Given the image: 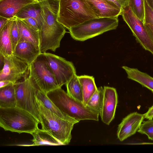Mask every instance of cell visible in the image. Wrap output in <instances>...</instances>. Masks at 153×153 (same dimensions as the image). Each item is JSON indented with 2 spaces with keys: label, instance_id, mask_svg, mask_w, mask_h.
<instances>
[{
  "label": "cell",
  "instance_id": "1",
  "mask_svg": "<svg viewBox=\"0 0 153 153\" xmlns=\"http://www.w3.org/2000/svg\"><path fill=\"white\" fill-rule=\"evenodd\" d=\"M46 95L61 111L79 122L85 120H99L100 115L97 112L71 97L61 87L51 90Z\"/></svg>",
  "mask_w": 153,
  "mask_h": 153
},
{
  "label": "cell",
  "instance_id": "2",
  "mask_svg": "<svg viewBox=\"0 0 153 153\" xmlns=\"http://www.w3.org/2000/svg\"><path fill=\"white\" fill-rule=\"evenodd\" d=\"M40 123L28 111L22 108L0 107V126L5 131L31 134Z\"/></svg>",
  "mask_w": 153,
  "mask_h": 153
},
{
  "label": "cell",
  "instance_id": "3",
  "mask_svg": "<svg viewBox=\"0 0 153 153\" xmlns=\"http://www.w3.org/2000/svg\"><path fill=\"white\" fill-rule=\"evenodd\" d=\"M36 99L42 129L49 132L62 145L68 144L75 123L58 116L45 107L36 97Z\"/></svg>",
  "mask_w": 153,
  "mask_h": 153
},
{
  "label": "cell",
  "instance_id": "4",
  "mask_svg": "<svg viewBox=\"0 0 153 153\" xmlns=\"http://www.w3.org/2000/svg\"><path fill=\"white\" fill-rule=\"evenodd\" d=\"M95 18L85 0H59L57 20L68 30Z\"/></svg>",
  "mask_w": 153,
  "mask_h": 153
},
{
  "label": "cell",
  "instance_id": "5",
  "mask_svg": "<svg viewBox=\"0 0 153 153\" xmlns=\"http://www.w3.org/2000/svg\"><path fill=\"white\" fill-rule=\"evenodd\" d=\"M118 21V17L95 18L87 20L68 30L74 39L83 41L116 29Z\"/></svg>",
  "mask_w": 153,
  "mask_h": 153
},
{
  "label": "cell",
  "instance_id": "6",
  "mask_svg": "<svg viewBox=\"0 0 153 153\" xmlns=\"http://www.w3.org/2000/svg\"><path fill=\"white\" fill-rule=\"evenodd\" d=\"M29 76L36 87L46 94L59 87L42 53L30 65Z\"/></svg>",
  "mask_w": 153,
  "mask_h": 153
},
{
  "label": "cell",
  "instance_id": "7",
  "mask_svg": "<svg viewBox=\"0 0 153 153\" xmlns=\"http://www.w3.org/2000/svg\"><path fill=\"white\" fill-rule=\"evenodd\" d=\"M16 107L25 110L32 114L39 122L40 119L36 97L37 88L29 75L23 80L14 84Z\"/></svg>",
  "mask_w": 153,
  "mask_h": 153
},
{
  "label": "cell",
  "instance_id": "8",
  "mask_svg": "<svg viewBox=\"0 0 153 153\" xmlns=\"http://www.w3.org/2000/svg\"><path fill=\"white\" fill-rule=\"evenodd\" d=\"M121 15L131 29L137 42L153 55V42L143 21L134 14L129 6L123 10Z\"/></svg>",
  "mask_w": 153,
  "mask_h": 153
},
{
  "label": "cell",
  "instance_id": "9",
  "mask_svg": "<svg viewBox=\"0 0 153 153\" xmlns=\"http://www.w3.org/2000/svg\"><path fill=\"white\" fill-rule=\"evenodd\" d=\"M42 53L59 87L66 84L76 74L74 65L71 62L51 53Z\"/></svg>",
  "mask_w": 153,
  "mask_h": 153
},
{
  "label": "cell",
  "instance_id": "10",
  "mask_svg": "<svg viewBox=\"0 0 153 153\" xmlns=\"http://www.w3.org/2000/svg\"><path fill=\"white\" fill-rule=\"evenodd\" d=\"M30 65L13 55L5 57L0 71V81L9 80L14 84L29 75Z\"/></svg>",
  "mask_w": 153,
  "mask_h": 153
},
{
  "label": "cell",
  "instance_id": "11",
  "mask_svg": "<svg viewBox=\"0 0 153 153\" xmlns=\"http://www.w3.org/2000/svg\"><path fill=\"white\" fill-rule=\"evenodd\" d=\"M144 119L143 114L137 112H133L128 115L118 126L117 132L118 138L123 141L135 134Z\"/></svg>",
  "mask_w": 153,
  "mask_h": 153
},
{
  "label": "cell",
  "instance_id": "12",
  "mask_svg": "<svg viewBox=\"0 0 153 153\" xmlns=\"http://www.w3.org/2000/svg\"><path fill=\"white\" fill-rule=\"evenodd\" d=\"M104 99L102 112L100 116L102 121L109 125L114 119L118 103V95L116 89L105 86L103 88Z\"/></svg>",
  "mask_w": 153,
  "mask_h": 153
},
{
  "label": "cell",
  "instance_id": "13",
  "mask_svg": "<svg viewBox=\"0 0 153 153\" xmlns=\"http://www.w3.org/2000/svg\"><path fill=\"white\" fill-rule=\"evenodd\" d=\"M91 11L97 18L118 17L122 10L107 0H85Z\"/></svg>",
  "mask_w": 153,
  "mask_h": 153
},
{
  "label": "cell",
  "instance_id": "14",
  "mask_svg": "<svg viewBox=\"0 0 153 153\" xmlns=\"http://www.w3.org/2000/svg\"><path fill=\"white\" fill-rule=\"evenodd\" d=\"M41 53L39 46L24 41L19 42L13 52V55L29 65Z\"/></svg>",
  "mask_w": 153,
  "mask_h": 153
},
{
  "label": "cell",
  "instance_id": "15",
  "mask_svg": "<svg viewBox=\"0 0 153 153\" xmlns=\"http://www.w3.org/2000/svg\"><path fill=\"white\" fill-rule=\"evenodd\" d=\"M39 2L35 0H0V16L12 19L25 6Z\"/></svg>",
  "mask_w": 153,
  "mask_h": 153
},
{
  "label": "cell",
  "instance_id": "16",
  "mask_svg": "<svg viewBox=\"0 0 153 153\" xmlns=\"http://www.w3.org/2000/svg\"><path fill=\"white\" fill-rule=\"evenodd\" d=\"M122 68L126 71L128 79L138 83L153 92V77L136 68L125 66Z\"/></svg>",
  "mask_w": 153,
  "mask_h": 153
},
{
  "label": "cell",
  "instance_id": "17",
  "mask_svg": "<svg viewBox=\"0 0 153 153\" xmlns=\"http://www.w3.org/2000/svg\"><path fill=\"white\" fill-rule=\"evenodd\" d=\"M13 19H10L0 30V53L5 57L13 55L11 31Z\"/></svg>",
  "mask_w": 153,
  "mask_h": 153
},
{
  "label": "cell",
  "instance_id": "18",
  "mask_svg": "<svg viewBox=\"0 0 153 153\" xmlns=\"http://www.w3.org/2000/svg\"><path fill=\"white\" fill-rule=\"evenodd\" d=\"M32 141L33 143L29 146L41 145L59 146L62 145L49 132L39 128L33 132Z\"/></svg>",
  "mask_w": 153,
  "mask_h": 153
},
{
  "label": "cell",
  "instance_id": "19",
  "mask_svg": "<svg viewBox=\"0 0 153 153\" xmlns=\"http://www.w3.org/2000/svg\"><path fill=\"white\" fill-rule=\"evenodd\" d=\"M16 18L17 20L20 33L19 41H27L39 47V31L34 30L20 19Z\"/></svg>",
  "mask_w": 153,
  "mask_h": 153
},
{
  "label": "cell",
  "instance_id": "20",
  "mask_svg": "<svg viewBox=\"0 0 153 153\" xmlns=\"http://www.w3.org/2000/svg\"><path fill=\"white\" fill-rule=\"evenodd\" d=\"M36 96L37 98L41 102L45 107L58 116L75 124L79 122L61 111L48 97L46 94L37 89Z\"/></svg>",
  "mask_w": 153,
  "mask_h": 153
},
{
  "label": "cell",
  "instance_id": "21",
  "mask_svg": "<svg viewBox=\"0 0 153 153\" xmlns=\"http://www.w3.org/2000/svg\"><path fill=\"white\" fill-rule=\"evenodd\" d=\"M16 105L14 83L0 88V107L13 108Z\"/></svg>",
  "mask_w": 153,
  "mask_h": 153
},
{
  "label": "cell",
  "instance_id": "22",
  "mask_svg": "<svg viewBox=\"0 0 153 153\" xmlns=\"http://www.w3.org/2000/svg\"><path fill=\"white\" fill-rule=\"evenodd\" d=\"M14 17L19 19L32 18L37 21L40 27L42 25L41 7L39 2L25 6L20 10Z\"/></svg>",
  "mask_w": 153,
  "mask_h": 153
},
{
  "label": "cell",
  "instance_id": "23",
  "mask_svg": "<svg viewBox=\"0 0 153 153\" xmlns=\"http://www.w3.org/2000/svg\"><path fill=\"white\" fill-rule=\"evenodd\" d=\"M83 93V103L86 105L89 99L97 89L94 78L86 75L78 76Z\"/></svg>",
  "mask_w": 153,
  "mask_h": 153
},
{
  "label": "cell",
  "instance_id": "24",
  "mask_svg": "<svg viewBox=\"0 0 153 153\" xmlns=\"http://www.w3.org/2000/svg\"><path fill=\"white\" fill-rule=\"evenodd\" d=\"M66 85L67 94L74 99L82 102V88L78 76L76 74L72 76Z\"/></svg>",
  "mask_w": 153,
  "mask_h": 153
},
{
  "label": "cell",
  "instance_id": "25",
  "mask_svg": "<svg viewBox=\"0 0 153 153\" xmlns=\"http://www.w3.org/2000/svg\"><path fill=\"white\" fill-rule=\"evenodd\" d=\"M104 99L103 88L102 86L97 88L88 100L86 106L100 115Z\"/></svg>",
  "mask_w": 153,
  "mask_h": 153
},
{
  "label": "cell",
  "instance_id": "26",
  "mask_svg": "<svg viewBox=\"0 0 153 153\" xmlns=\"http://www.w3.org/2000/svg\"><path fill=\"white\" fill-rule=\"evenodd\" d=\"M129 6L134 14L143 21L144 16V0H129Z\"/></svg>",
  "mask_w": 153,
  "mask_h": 153
},
{
  "label": "cell",
  "instance_id": "27",
  "mask_svg": "<svg viewBox=\"0 0 153 153\" xmlns=\"http://www.w3.org/2000/svg\"><path fill=\"white\" fill-rule=\"evenodd\" d=\"M137 131L146 135L149 139L153 140V120L143 121Z\"/></svg>",
  "mask_w": 153,
  "mask_h": 153
},
{
  "label": "cell",
  "instance_id": "28",
  "mask_svg": "<svg viewBox=\"0 0 153 153\" xmlns=\"http://www.w3.org/2000/svg\"><path fill=\"white\" fill-rule=\"evenodd\" d=\"M11 38L13 52L20 39V35L16 18L14 17L11 31Z\"/></svg>",
  "mask_w": 153,
  "mask_h": 153
},
{
  "label": "cell",
  "instance_id": "29",
  "mask_svg": "<svg viewBox=\"0 0 153 153\" xmlns=\"http://www.w3.org/2000/svg\"><path fill=\"white\" fill-rule=\"evenodd\" d=\"M144 16L143 21V24H150L153 25V11L144 0Z\"/></svg>",
  "mask_w": 153,
  "mask_h": 153
},
{
  "label": "cell",
  "instance_id": "30",
  "mask_svg": "<svg viewBox=\"0 0 153 153\" xmlns=\"http://www.w3.org/2000/svg\"><path fill=\"white\" fill-rule=\"evenodd\" d=\"M19 19L34 30L37 31H39L40 30L41 27L40 25L37 21L33 18L29 17Z\"/></svg>",
  "mask_w": 153,
  "mask_h": 153
},
{
  "label": "cell",
  "instance_id": "31",
  "mask_svg": "<svg viewBox=\"0 0 153 153\" xmlns=\"http://www.w3.org/2000/svg\"><path fill=\"white\" fill-rule=\"evenodd\" d=\"M114 4L122 11L129 6V0H107Z\"/></svg>",
  "mask_w": 153,
  "mask_h": 153
},
{
  "label": "cell",
  "instance_id": "32",
  "mask_svg": "<svg viewBox=\"0 0 153 153\" xmlns=\"http://www.w3.org/2000/svg\"><path fill=\"white\" fill-rule=\"evenodd\" d=\"M145 28L149 36L153 42V25L149 24H144Z\"/></svg>",
  "mask_w": 153,
  "mask_h": 153
},
{
  "label": "cell",
  "instance_id": "33",
  "mask_svg": "<svg viewBox=\"0 0 153 153\" xmlns=\"http://www.w3.org/2000/svg\"><path fill=\"white\" fill-rule=\"evenodd\" d=\"M144 118L151 120L153 118V105L148 109V111L143 114Z\"/></svg>",
  "mask_w": 153,
  "mask_h": 153
},
{
  "label": "cell",
  "instance_id": "34",
  "mask_svg": "<svg viewBox=\"0 0 153 153\" xmlns=\"http://www.w3.org/2000/svg\"><path fill=\"white\" fill-rule=\"evenodd\" d=\"M10 19L0 16V30L3 28Z\"/></svg>",
  "mask_w": 153,
  "mask_h": 153
},
{
  "label": "cell",
  "instance_id": "35",
  "mask_svg": "<svg viewBox=\"0 0 153 153\" xmlns=\"http://www.w3.org/2000/svg\"><path fill=\"white\" fill-rule=\"evenodd\" d=\"M12 83V82L9 80L0 81V88L7 86Z\"/></svg>",
  "mask_w": 153,
  "mask_h": 153
},
{
  "label": "cell",
  "instance_id": "36",
  "mask_svg": "<svg viewBox=\"0 0 153 153\" xmlns=\"http://www.w3.org/2000/svg\"><path fill=\"white\" fill-rule=\"evenodd\" d=\"M5 56L1 53H0V70L3 68Z\"/></svg>",
  "mask_w": 153,
  "mask_h": 153
},
{
  "label": "cell",
  "instance_id": "37",
  "mask_svg": "<svg viewBox=\"0 0 153 153\" xmlns=\"http://www.w3.org/2000/svg\"><path fill=\"white\" fill-rule=\"evenodd\" d=\"M149 6L153 11V0H146Z\"/></svg>",
  "mask_w": 153,
  "mask_h": 153
},
{
  "label": "cell",
  "instance_id": "38",
  "mask_svg": "<svg viewBox=\"0 0 153 153\" xmlns=\"http://www.w3.org/2000/svg\"><path fill=\"white\" fill-rule=\"evenodd\" d=\"M35 0L36 1H39V0Z\"/></svg>",
  "mask_w": 153,
  "mask_h": 153
},
{
  "label": "cell",
  "instance_id": "39",
  "mask_svg": "<svg viewBox=\"0 0 153 153\" xmlns=\"http://www.w3.org/2000/svg\"><path fill=\"white\" fill-rule=\"evenodd\" d=\"M40 0H39V1H40Z\"/></svg>",
  "mask_w": 153,
  "mask_h": 153
}]
</instances>
